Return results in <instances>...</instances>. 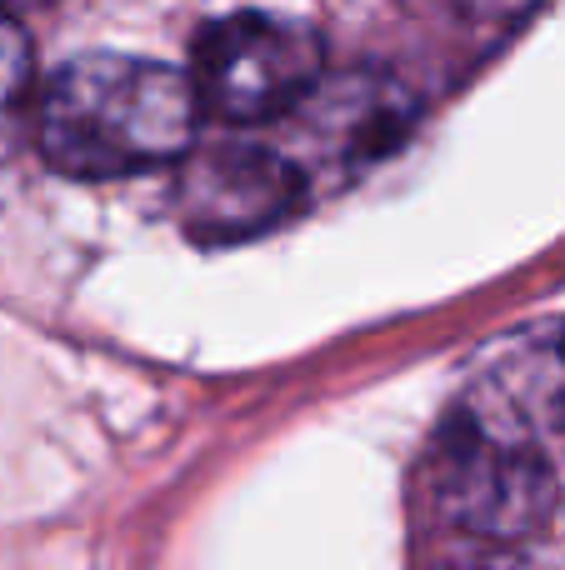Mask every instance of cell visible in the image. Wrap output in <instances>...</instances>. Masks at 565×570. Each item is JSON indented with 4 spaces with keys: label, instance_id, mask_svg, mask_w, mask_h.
Listing matches in <instances>:
<instances>
[{
    "label": "cell",
    "instance_id": "cell-1",
    "mask_svg": "<svg viewBox=\"0 0 565 570\" xmlns=\"http://www.w3.org/2000/svg\"><path fill=\"white\" fill-rule=\"evenodd\" d=\"M200 100L186 70L90 50L56 66L30 96V136L46 166L76 180L160 170L196 146Z\"/></svg>",
    "mask_w": 565,
    "mask_h": 570
},
{
    "label": "cell",
    "instance_id": "cell-2",
    "mask_svg": "<svg viewBox=\"0 0 565 570\" xmlns=\"http://www.w3.org/2000/svg\"><path fill=\"white\" fill-rule=\"evenodd\" d=\"M326 76V46L306 20L236 10L210 20L190 50V86L200 116L220 126H270L300 106Z\"/></svg>",
    "mask_w": 565,
    "mask_h": 570
},
{
    "label": "cell",
    "instance_id": "cell-3",
    "mask_svg": "<svg viewBox=\"0 0 565 570\" xmlns=\"http://www.w3.org/2000/svg\"><path fill=\"white\" fill-rule=\"evenodd\" d=\"M436 505L470 541L516 546L556 511V471L541 445L500 441L450 421L436 455Z\"/></svg>",
    "mask_w": 565,
    "mask_h": 570
},
{
    "label": "cell",
    "instance_id": "cell-4",
    "mask_svg": "<svg viewBox=\"0 0 565 570\" xmlns=\"http://www.w3.org/2000/svg\"><path fill=\"white\" fill-rule=\"evenodd\" d=\"M306 200V170L270 146L220 140V146L180 156L176 210L180 226L206 246H236L256 240L290 220Z\"/></svg>",
    "mask_w": 565,
    "mask_h": 570
},
{
    "label": "cell",
    "instance_id": "cell-5",
    "mask_svg": "<svg viewBox=\"0 0 565 570\" xmlns=\"http://www.w3.org/2000/svg\"><path fill=\"white\" fill-rule=\"evenodd\" d=\"M456 425L480 435L541 445L565 425V321H546L511 335L476 375L456 405Z\"/></svg>",
    "mask_w": 565,
    "mask_h": 570
},
{
    "label": "cell",
    "instance_id": "cell-6",
    "mask_svg": "<svg viewBox=\"0 0 565 570\" xmlns=\"http://www.w3.org/2000/svg\"><path fill=\"white\" fill-rule=\"evenodd\" d=\"M290 116L316 156L340 166H370L410 130L416 100L386 70H346V76H320Z\"/></svg>",
    "mask_w": 565,
    "mask_h": 570
},
{
    "label": "cell",
    "instance_id": "cell-7",
    "mask_svg": "<svg viewBox=\"0 0 565 570\" xmlns=\"http://www.w3.org/2000/svg\"><path fill=\"white\" fill-rule=\"evenodd\" d=\"M30 96H36L30 40L20 30L16 10H0V146H10L16 126L30 120Z\"/></svg>",
    "mask_w": 565,
    "mask_h": 570
},
{
    "label": "cell",
    "instance_id": "cell-8",
    "mask_svg": "<svg viewBox=\"0 0 565 570\" xmlns=\"http://www.w3.org/2000/svg\"><path fill=\"white\" fill-rule=\"evenodd\" d=\"M470 570H531V566L516 561V556H490V561H480V566H470Z\"/></svg>",
    "mask_w": 565,
    "mask_h": 570
},
{
    "label": "cell",
    "instance_id": "cell-9",
    "mask_svg": "<svg viewBox=\"0 0 565 570\" xmlns=\"http://www.w3.org/2000/svg\"><path fill=\"white\" fill-rule=\"evenodd\" d=\"M26 6H40V0H0V10H26Z\"/></svg>",
    "mask_w": 565,
    "mask_h": 570
}]
</instances>
